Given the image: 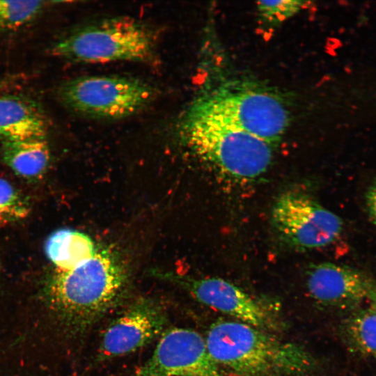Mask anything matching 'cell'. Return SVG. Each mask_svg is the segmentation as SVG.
I'll return each instance as SVG.
<instances>
[{"mask_svg": "<svg viewBox=\"0 0 376 376\" xmlns=\"http://www.w3.org/2000/svg\"><path fill=\"white\" fill-rule=\"evenodd\" d=\"M167 322L162 305L150 299L132 304L103 334L98 358L111 359L133 352L163 334Z\"/></svg>", "mask_w": 376, "mask_h": 376, "instance_id": "30bf717a", "label": "cell"}, {"mask_svg": "<svg viewBox=\"0 0 376 376\" xmlns=\"http://www.w3.org/2000/svg\"><path fill=\"white\" fill-rule=\"evenodd\" d=\"M155 276L176 284L196 299L238 321L262 330L278 328L279 322L272 312L235 284L218 277L195 279L167 272Z\"/></svg>", "mask_w": 376, "mask_h": 376, "instance_id": "ba28073f", "label": "cell"}, {"mask_svg": "<svg viewBox=\"0 0 376 376\" xmlns=\"http://www.w3.org/2000/svg\"><path fill=\"white\" fill-rule=\"evenodd\" d=\"M365 203L368 217L376 226V180L368 187L365 195Z\"/></svg>", "mask_w": 376, "mask_h": 376, "instance_id": "d6986e66", "label": "cell"}, {"mask_svg": "<svg viewBox=\"0 0 376 376\" xmlns=\"http://www.w3.org/2000/svg\"><path fill=\"white\" fill-rule=\"evenodd\" d=\"M127 281L125 267L116 253L98 247L92 258L74 269L55 270L49 299L68 327L83 332L117 304Z\"/></svg>", "mask_w": 376, "mask_h": 376, "instance_id": "7a4b0ae2", "label": "cell"}, {"mask_svg": "<svg viewBox=\"0 0 376 376\" xmlns=\"http://www.w3.org/2000/svg\"><path fill=\"white\" fill-rule=\"evenodd\" d=\"M42 1L0 0V32L24 26L41 11Z\"/></svg>", "mask_w": 376, "mask_h": 376, "instance_id": "2e32d148", "label": "cell"}, {"mask_svg": "<svg viewBox=\"0 0 376 376\" xmlns=\"http://www.w3.org/2000/svg\"><path fill=\"white\" fill-rule=\"evenodd\" d=\"M47 124L39 107L24 97H0V139H45Z\"/></svg>", "mask_w": 376, "mask_h": 376, "instance_id": "7c38bea8", "label": "cell"}, {"mask_svg": "<svg viewBox=\"0 0 376 376\" xmlns=\"http://www.w3.org/2000/svg\"><path fill=\"white\" fill-rule=\"evenodd\" d=\"M1 150L6 164L23 178H38L48 168L50 152L45 139L3 141Z\"/></svg>", "mask_w": 376, "mask_h": 376, "instance_id": "5bb4252c", "label": "cell"}, {"mask_svg": "<svg viewBox=\"0 0 376 376\" xmlns=\"http://www.w3.org/2000/svg\"><path fill=\"white\" fill-rule=\"evenodd\" d=\"M98 247L88 235L73 229L56 230L47 238L45 251L56 270L74 269L92 258Z\"/></svg>", "mask_w": 376, "mask_h": 376, "instance_id": "4fadbf2b", "label": "cell"}, {"mask_svg": "<svg viewBox=\"0 0 376 376\" xmlns=\"http://www.w3.org/2000/svg\"><path fill=\"white\" fill-rule=\"evenodd\" d=\"M376 284L356 268L332 263L309 267L306 286L312 298L327 306H354L368 299Z\"/></svg>", "mask_w": 376, "mask_h": 376, "instance_id": "8fae6325", "label": "cell"}, {"mask_svg": "<svg viewBox=\"0 0 376 376\" xmlns=\"http://www.w3.org/2000/svg\"><path fill=\"white\" fill-rule=\"evenodd\" d=\"M175 130L196 156L230 178L251 182L265 173L272 163L271 144L242 130L183 113Z\"/></svg>", "mask_w": 376, "mask_h": 376, "instance_id": "3957f363", "label": "cell"}, {"mask_svg": "<svg viewBox=\"0 0 376 376\" xmlns=\"http://www.w3.org/2000/svg\"><path fill=\"white\" fill-rule=\"evenodd\" d=\"M342 334L352 351L376 356V312L370 306L350 315L343 323Z\"/></svg>", "mask_w": 376, "mask_h": 376, "instance_id": "9a60e30c", "label": "cell"}, {"mask_svg": "<svg viewBox=\"0 0 376 376\" xmlns=\"http://www.w3.org/2000/svg\"><path fill=\"white\" fill-rule=\"evenodd\" d=\"M272 221L279 237L291 246L311 249L333 243L341 234L343 221L308 194L288 191L275 202Z\"/></svg>", "mask_w": 376, "mask_h": 376, "instance_id": "52a82bcc", "label": "cell"}, {"mask_svg": "<svg viewBox=\"0 0 376 376\" xmlns=\"http://www.w3.org/2000/svg\"><path fill=\"white\" fill-rule=\"evenodd\" d=\"M205 340L217 364L238 376H306L316 368L302 346L240 321L214 322Z\"/></svg>", "mask_w": 376, "mask_h": 376, "instance_id": "6da1fadb", "label": "cell"}, {"mask_svg": "<svg viewBox=\"0 0 376 376\" xmlns=\"http://www.w3.org/2000/svg\"><path fill=\"white\" fill-rule=\"evenodd\" d=\"M306 3L303 1H258L257 7L261 16L266 20L279 22L293 16Z\"/></svg>", "mask_w": 376, "mask_h": 376, "instance_id": "ac0fdd59", "label": "cell"}, {"mask_svg": "<svg viewBox=\"0 0 376 376\" xmlns=\"http://www.w3.org/2000/svg\"><path fill=\"white\" fill-rule=\"evenodd\" d=\"M368 300L370 301V306L376 312V285L370 292Z\"/></svg>", "mask_w": 376, "mask_h": 376, "instance_id": "ffe728a7", "label": "cell"}, {"mask_svg": "<svg viewBox=\"0 0 376 376\" xmlns=\"http://www.w3.org/2000/svg\"><path fill=\"white\" fill-rule=\"evenodd\" d=\"M27 203L12 185L0 178V224H7L28 216Z\"/></svg>", "mask_w": 376, "mask_h": 376, "instance_id": "e0dca14e", "label": "cell"}, {"mask_svg": "<svg viewBox=\"0 0 376 376\" xmlns=\"http://www.w3.org/2000/svg\"><path fill=\"white\" fill-rule=\"evenodd\" d=\"M182 113L242 130L269 144L279 140L288 122L276 97L254 91L217 89L197 97Z\"/></svg>", "mask_w": 376, "mask_h": 376, "instance_id": "5b68a950", "label": "cell"}, {"mask_svg": "<svg viewBox=\"0 0 376 376\" xmlns=\"http://www.w3.org/2000/svg\"><path fill=\"white\" fill-rule=\"evenodd\" d=\"M54 55L82 63L156 59V35L145 24L128 17L107 19L74 30L52 46Z\"/></svg>", "mask_w": 376, "mask_h": 376, "instance_id": "277c9868", "label": "cell"}, {"mask_svg": "<svg viewBox=\"0 0 376 376\" xmlns=\"http://www.w3.org/2000/svg\"><path fill=\"white\" fill-rule=\"evenodd\" d=\"M58 95L70 109L90 117L119 119L148 105L156 91L149 84L118 76H87L67 81Z\"/></svg>", "mask_w": 376, "mask_h": 376, "instance_id": "8992f818", "label": "cell"}, {"mask_svg": "<svg viewBox=\"0 0 376 376\" xmlns=\"http://www.w3.org/2000/svg\"><path fill=\"white\" fill-rule=\"evenodd\" d=\"M136 376H224L210 356L205 340L196 331H165L150 358Z\"/></svg>", "mask_w": 376, "mask_h": 376, "instance_id": "9c48e42d", "label": "cell"}]
</instances>
